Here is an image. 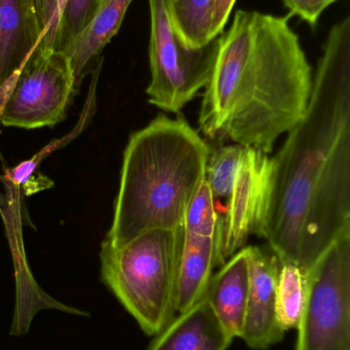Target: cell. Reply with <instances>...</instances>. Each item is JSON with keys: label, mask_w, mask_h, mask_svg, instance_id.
<instances>
[{"label": "cell", "mask_w": 350, "mask_h": 350, "mask_svg": "<svg viewBox=\"0 0 350 350\" xmlns=\"http://www.w3.org/2000/svg\"><path fill=\"white\" fill-rule=\"evenodd\" d=\"M171 1L148 0L151 77L146 94L150 104L177 114L209 83L219 37L203 49H187L173 24Z\"/></svg>", "instance_id": "5b68a950"}, {"label": "cell", "mask_w": 350, "mask_h": 350, "mask_svg": "<svg viewBox=\"0 0 350 350\" xmlns=\"http://www.w3.org/2000/svg\"><path fill=\"white\" fill-rule=\"evenodd\" d=\"M290 18L236 12L218 38L199 110L205 137L269 155L275 142L301 120L312 94V67Z\"/></svg>", "instance_id": "7a4b0ae2"}, {"label": "cell", "mask_w": 350, "mask_h": 350, "mask_svg": "<svg viewBox=\"0 0 350 350\" xmlns=\"http://www.w3.org/2000/svg\"><path fill=\"white\" fill-rule=\"evenodd\" d=\"M214 4L215 0L171 1L173 24L187 49H203L214 40L212 37Z\"/></svg>", "instance_id": "9a60e30c"}, {"label": "cell", "mask_w": 350, "mask_h": 350, "mask_svg": "<svg viewBox=\"0 0 350 350\" xmlns=\"http://www.w3.org/2000/svg\"><path fill=\"white\" fill-rule=\"evenodd\" d=\"M248 294V259L242 248L213 275L205 295L216 316L234 338L242 336Z\"/></svg>", "instance_id": "4fadbf2b"}, {"label": "cell", "mask_w": 350, "mask_h": 350, "mask_svg": "<svg viewBox=\"0 0 350 350\" xmlns=\"http://www.w3.org/2000/svg\"><path fill=\"white\" fill-rule=\"evenodd\" d=\"M220 217L203 180L183 224L177 273L176 312L203 299L215 267H220Z\"/></svg>", "instance_id": "ba28073f"}, {"label": "cell", "mask_w": 350, "mask_h": 350, "mask_svg": "<svg viewBox=\"0 0 350 350\" xmlns=\"http://www.w3.org/2000/svg\"><path fill=\"white\" fill-rule=\"evenodd\" d=\"M236 2V0H215L213 22H212V37L214 39L223 33Z\"/></svg>", "instance_id": "44dd1931"}, {"label": "cell", "mask_w": 350, "mask_h": 350, "mask_svg": "<svg viewBox=\"0 0 350 350\" xmlns=\"http://www.w3.org/2000/svg\"><path fill=\"white\" fill-rule=\"evenodd\" d=\"M153 337L145 350H228L234 339L205 297L173 317Z\"/></svg>", "instance_id": "7c38bea8"}, {"label": "cell", "mask_w": 350, "mask_h": 350, "mask_svg": "<svg viewBox=\"0 0 350 350\" xmlns=\"http://www.w3.org/2000/svg\"><path fill=\"white\" fill-rule=\"evenodd\" d=\"M271 157L245 147L229 200L220 214V267L256 234L268 189Z\"/></svg>", "instance_id": "9c48e42d"}, {"label": "cell", "mask_w": 350, "mask_h": 350, "mask_svg": "<svg viewBox=\"0 0 350 350\" xmlns=\"http://www.w3.org/2000/svg\"><path fill=\"white\" fill-rule=\"evenodd\" d=\"M183 226L152 230L121 247L101 245V279L148 336L176 314L177 273Z\"/></svg>", "instance_id": "277c9868"}, {"label": "cell", "mask_w": 350, "mask_h": 350, "mask_svg": "<svg viewBox=\"0 0 350 350\" xmlns=\"http://www.w3.org/2000/svg\"><path fill=\"white\" fill-rule=\"evenodd\" d=\"M306 275L292 263H281L277 287V316L284 332L297 329L305 306Z\"/></svg>", "instance_id": "e0dca14e"}, {"label": "cell", "mask_w": 350, "mask_h": 350, "mask_svg": "<svg viewBox=\"0 0 350 350\" xmlns=\"http://www.w3.org/2000/svg\"><path fill=\"white\" fill-rule=\"evenodd\" d=\"M289 16H299L312 27L316 26L326 8L338 0H282Z\"/></svg>", "instance_id": "ffe728a7"}, {"label": "cell", "mask_w": 350, "mask_h": 350, "mask_svg": "<svg viewBox=\"0 0 350 350\" xmlns=\"http://www.w3.org/2000/svg\"><path fill=\"white\" fill-rule=\"evenodd\" d=\"M39 1H40L41 18L45 27V35L39 47L53 49L58 23L67 0H39Z\"/></svg>", "instance_id": "d6986e66"}, {"label": "cell", "mask_w": 350, "mask_h": 350, "mask_svg": "<svg viewBox=\"0 0 350 350\" xmlns=\"http://www.w3.org/2000/svg\"><path fill=\"white\" fill-rule=\"evenodd\" d=\"M248 259L249 294L240 339L250 349L265 350L283 340L286 333L277 316V287L281 262L257 246L244 247Z\"/></svg>", "instance_id": "30bf717a"}, {"label": "cell", "mask_w": 350, "mask_h": 350, "mask_svg": "<svg viewBox=\"0 0 350 350\" xmlns=\"http://www.w3.org/2000/svg\"><path fill=\"white\" fill-rule=\"evenodd\" d=\"M244 151L245 147L234 144L220 146L210 153L205 180L211 191L218 215L223 212L232 195Z\"/></svg>", "instance_id": "2e32d148"}, {"label": "cell", "mask_w": 350, "mask_h": 350, "mask_svg": "<svg viewBox=\"0 0 350 350\" xmlns=\"http://www.w3.org/2000/svg\"><path fill=\"white\" fill-rule=\"evenodd\" d=\"M211 149L183 117L160 115L133 133L106 241L121 247L152 230H176L205 180Z\"/></svg>", "instance_id": "3957f363"}, {"label": "cell", "mask_w": 350, "mask_h": 350, "mask_svg": "<svg viewBox=\"0 0 350 350\" xmlns=\"http://www.w3.org/2000/svg\"><path fill=\"white\" fill-rule=\"evenodd\" d=\"M43 35L39 0H0V105Z\"/></svg>", "instance_id": "8fae6325"}, {"label": "cell", "mask_w": 350, "mask_h": 350, "mask_svg": "<svg viewBox=\"0 0 350 350\" xmlns=\"http://www.w3.org/2000/svg\"><path fill=\"white\" fill-rule=\"evenodd\" d=\"M102 0H67L58 23L53 49L66 51L94 20Z\"/></svg>", "instance_id": "ac0fdd59"}, {"label": "cell", "mask_w": 350, "mask_h": 350, "mask_svg": "<svg viewBox=\"0 0 350 350\" xmlns=\"http://www.w3.org/2000/svg\"><path fill=\"white\" fill-rule=\"evenodd\" d=\"M305 275L296 350H350V234L335 241Z\"/></svg>", "instance_id": "8992f818"}, {"label": "cell", "mask_w": 350, "mask_h": 350, "mask_svg": "<svg viewBox=\"0 0 350 350\" xmlns=\"http://www.w3.org/2000/svg\"><path fill=\"white\" fill-rule=\"evenodd\" d=\"M133 0H102L90 26L64 51L71 61L75 78L76 92L82 80L99 61V55L111 39L118 33Z\"/></svg>", "instance_id": "5bb4252c"}, {"label": "cell", "mask_w": 350, "mask_h": 350, "mask_svg": "<svg viewBox=\"0 0 350 350\" xmlns=\"http://www.w3.org/2000/svg\"><path fill=\"white\" fill-rule=\"evenodd\" d=\"M76 92L68 55L38 47L0 105V121L4 126L26 129L53 126L63 120Z\"/></svg>", "instance_id": "52a82bcc"}, {"label": "cell", "mask_w": 350, "mask_h": 350, "mask_svg": "<svg viewBox=\"0 0 350 350\" xmlns=\"http://www.w3.org/2000/svg\"><path fill=\"white\" fill-rule=\"evenodd\" d=\"M271 158L257 236L304 275L350 234V16L331 28L305 114Z\"/></svg>", "instance_id": "6da1fadb"}]
</instances>
